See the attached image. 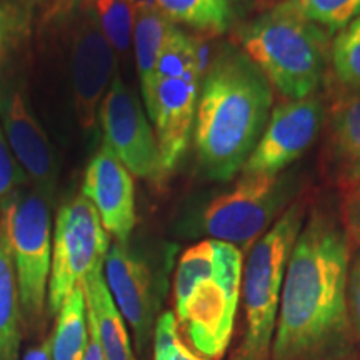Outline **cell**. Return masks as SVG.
Listing matches in <instances>:
<instances>
[{"instance_id":"cell-1","label":"cell","mask_w":360,"mask_h":360,"mask_svg":"<svg viewBox=\"0 0 360 360\" xmlns=\"http://www.w3.org/2000/svg\"><path fill=\"white\" fill-rule=\"evenodd\" d=\"M349 265L345 227L315 210L287 265L270 360H340L350 352Z\"/></svg>"},{"instance_id":"cell-2","label":"cell","mask_w":360,"mask_h":360,"mask_svg":"<svg viewBox=\"0 0 360 360\" xmlns=\"http://www.w3.org/2000/svg\"><path fill=\"white\" fill-rule=\"evenodd\" d=\"M274 102L272 84L242 49H225L200 85L193 146L200 170L231 180L262 137Z\"/></svg>"},{"instance_id":"cell-3","label":"cell","mask_w":360,"mask_h":360,"mask_svg":"<svg viewBox=\"0 0 360 360\" xmlns=\"http://www.w3.org/2000/svg\"><path fill=\"white\" fill-rule=\"evenodd\" d=\"M242 52L287 101L315 96L330 62L328 32L283 0L240 32Z\"/></svg>"},{"instance_id":"cell-4","label":"cell","mask_w":360,"mask_h":360,"mask_svg":"<svg viewBox=\"0 0 360 360\" xmlns=\"http://www.w3.org/2000/svg\"><path fill=\"white\" fill-rule=\"evenodd\" d=\"M305 215L304 202H292L250 247L240 287L244 328L231 360H270L283 278Z\"/></svg>"},{"instance_id":"cell-5","label":"cell","mask_w":360,"mask_h":360,"mask_svg":"<svg viewBox=\"0 0 360 360\" xmlns=\"http://www.w3.org/2000/svg\"><path fill=\"white\" fill-rule=\"evenodd\" d=\"M2 224L15 269L24 323L35 328L44 317L52 269L47 195L39 188L13 191L4 202Z\"/></svg>"},{"instance_id":"cell-6","label":"cell","mask_w":360,"mask_h":360,"mask_svg":"<svg viewBox=\"0 0 360 360\" xmlns=\"http://www.w3.org/2000/svg\"><path fill=\"white\" fill-rule=\"evenodd\" d=\"M294 192L292 175H242L205 207L202 227L214 240L249 249L289 209Z\"/></svg>"},{"instance_id":"cell-7","label":"cell","mask_w":360,"mask_h":360,"mask_svg":"<svg viewBox=\"0 0 360 360\" xmlns=\"http://www.w3.org/2000/svg\"><path fill=\"white\" fill-rule=\"evenodd\" d=\"M109 249L110 233L103 229L87 197L80 193L58 209L49 278V312L57 314L67 297L84 285L85 278L103 270Z\"/></svg>"},{"instance_id":"cell-8","label":"cell","mask_w":360,"mask_h":360,"mask_svg":"<svg viewBox=\"0 0 360 360\" xmlns=\"http://www.w3.org/2000/svg\"><path fill=\"white\" fill-rule=\"evenodd\" d=\"M103 143L119 157L130 174L160 186L167 172L159 142L142 103L120 77H114L98 107Z\"/></svg>"},{"instance_id":"cell-9","label":"cell","mask_w":360,"mask_h":360,"mask_svg":"<svg viewBox=\"0 0 360 360\" xmlns=\"http://www.w3.org/2000/svg\"><path fill=\"white\" fill-rule=\"evenodd\" d=\"M326 122L322 98L310 96L300 101H287L270 112L262 137L242 175H278L300 159L312 147Z\"/></svg>"},{"instance_id":"cell-10","label":"cell","mask_w":360,"mask_h":360,"mask_svg":"<svg viewBox=\"0 0 360 360\" xmlns=\"http://www.w3.org/2000/svg\"><path fill=\"white\" fill-rule=\"evenodd\" d=\"M200 94V67L195 65L177 77L154 82L146 98V109L159 142L165 172H172L187 152L195 124Z\"/></svg>"},{"instance_id":"cell-11","label":"cell","mask_w":360,"mask_h":360,"mask_svg":"<svg viewBox=\"0 0 360 360\" xmlns=\"http://www.w3.org/2000/svg\"><path fill=\"white\" fill-rule=\"evenodd\" d=\"M0 125L22 172L49 193L56 186V160L47 135L35 119L25 89L17 80H0Z\"/></svg>"},{"instance_id":"cell-12","label":"cell","mask_w":360,"mask_h":360,"mask_svg":"<svg viewBox=\"0 0 360 360\" xmlns=\"http://www.w3.org/2000/svg\"><path fill=\"white\" fill-rule=\"evenodd\" d=\"M114 52L96 22L77 7L72 30L70 62L75 109L84 130L94 129L102 98L115 77Z\"/></svg>"},{"instance_id":"cell-13","label":"cell","mask_w":360,"mask_h":360,"mask_svg":"<svg viewBox=\"0 0 360 360\" xmlns=\"http://www.w3.org/2000/svg\"><path fill=\"white\" fill-rule=\"evenodd\" d=\"M105 282L125 323L132 328L135 345L143 352L154 334L155 294L147 264L127 247V242L110 245L103 264Z\"/></svg>"},{"instance_id":"cell-14","label":"cell","mask_w":360,"mask_h":360,"mask_svg":"<svg viewBox=\"0 0 360 360\" xmlns=\"http://www.w3.org/2000/svg\"><path fill=\"white\" fill-rule=\"evenodd\" d=\"M82 195L96 207L103 229L119 242H127L137 220L134 179L105 143L89 162Z\"/></svg>"},{"instance_id":"cell-15","label":"cell","mask_w":360,"mask_h":360,"mask_svg":"<svg viewBox=\"0 0 360 360\" xmlns=\"http://www.w3.org/2000/svg\"><path fill=\"white\" fill-rule=\"evenodd\" d=\"M238 300H233L215 278L202 281L184 309L175 314L179 330L195 352L219 360L231 344Z\"/></svg>"},{"instance_id":"cell-16","label":"cell","mask_w":360,"mask_h":360,"mask_svg":"<svg viewBox=\"0 0 360 360\" xmlns=\"http://www.w3.org/2000/svg\"><path fill=\"white\" fill-rule=\"evenodd\" d=\"M327 167L342 186L360 180V94L342 101L332 112Z\"/></svg>"},{"instance_id":"cell-17","label":"cell","mask_w":360,"mask_h":360,"mask_svg":"<svg viewBox=\"0 0 360 360\" xmlns=\"http://www.w3.org/2000/svg\"><path fill=\"white\" fill-rule=\"evenodd\" d=\"M82 289L89 321L96 327L105 360H137L132 352L127 323L112 299L103 270L85 278Z\"/></svg>"},{"instance_id":"cell-18","label":"cell","mask_w":360,"mask_h":360,"mask_svg":"<svg viewBox=\"0 0 360 360\" xmlns=\"http://www.w3.org/2000/svg\"><path fill=\"white\" fill-rule=\"evenodd\" d=\"M174 27V22L148 0H135L132 42L143 98L150 92L157 64Z\"/></svg>"},{"instance_id":"cell-19","label":"cell","mask_w":360,"mask_h":360,"mask_svg":"<svg viewBox=\"0 0 360 360\" xmlns=\"http://www.w3.org/2000/svg\"><path fill=\"white\" fill-rule=\"evenodd\" d=\"M22 310L11 247L0 220V360H19Z\"/></svg>"},{"instance_id":"cell-20","label":"cell","mask_w":360,"mask_h":360,"mask_svg":"<svg viewBox=\"0 0 360 360\" xmlns=\"http://www.w3.org/2000/svg\"><path fill=\"white\" fill-rule=\"evenodd\" d=\"M53 360H82L89 344L87 304L82 287H77L58 309L51 335Z\"/></svg>"},{"instance_id":"cell-21","label":"cell","mask_w":360,"mask_h":360,"mask_svg":"<svg viewBox=\"0 0 360 360\" xmlns=\"http://www.w3.org/2000/svg\"><path fill=\"white\" fill-rule=\"evenodd\" d=\"M175 25H187L202 34L219 35L232 22V0H148Z\"/></svg>"},{"instance_id":"cell-22","label":"cell","mask_w":360,"mask_h":360,"mask_svg":"<svg viewBox=\"0 0 360 360\" xmlns=\"http://www.w3.org/2000/svg\"><path fill=\"white\" fill-rule=\"evenodd\" d=\"M85 15L96 22L115 52H127L132 42L135 0H75Z\"/></svg>"},{"instance_id":"cell-23","label":"cell","mask_w":360,"mask_h":360,"mask_svg":"<svg viewBox=\"0 0 360 360\" xmlns=\"http://www.w3.org/2000/svg\"><path fill=\"white\" fill-rule=\"evenodd\" d=\"M215 277V240H204L182 254L175 272V314L184 309L188 297L202 281Z\"/></svg>"},{"instance_id":"cell-24","label":"cell","mask_w":360,"mask_h":360,"mask_svg":"<svg viewBox=\"0 0 360 360\" xmlns=\"http://www.w3.org/2000/svg\"><path fill=\"white\" fill-rule=\"evenodd\" d=\"M330 64L342 85L360 92V17L332 40Z\"/></svg>"},{"instance_id":"cell-25","label":"cell","mask_w":360,"mask_h":360,"mask_svg":"<svg viewBox=\"0 0 360 360\" xmlns=\"http://www.w3.org/2000/svg\"><path fill=\"white\" fill-rule=\"evenodd\" d=\"M297 11L328 34L340 32L360 17V0H290Z\"/></svg>"},{"instance_id":"cell-26","label":"cell","mask_w":360,"mask_h":360,"mask_svg":"<svg viewBox=\"0 0 360 360\" xmlns=\"http://www.w3.org/2000/svg\"><path fill=\"white\" fill-rule=\"evenodd\" d=\"M154 360H207L184 344L174 312H164L154 327Z\"/></svg>"},{"instance_id":"cell-27","label":"cell","mask_w":360,"mask_h":360,"mask_svg":"<svg viewBox=\"0 0 360 360\" xmlns=\"http://www.w3.org/2000/svg\"><path fill=\"white\" fill-rule=\"evenodd\" d=\"M29 27V12L11 0H0V69L19 47Z\"/></svg>"},{"instance_id":"cell-28","label":"cell","mask_w":360,"mask_h":360,"mask_svg":"<svg viewBox=\"0 0 360 360\" xmlns=\"http://www.w3.org/2000/svg\"><path fill=\"white\" fill-rule=\"evenodd\" d=\"M22 180H24V172L17 167V160L0 125V205H4V202L11 197V193L15 191V186Z\"/></svg>"},{"instance_id":"cell-29","label":"cell","mask_w":360,"mask_h":360,"mask_svg":"<svg viewBox=\"0 0 360 360\" xmlns=\"http://www.w3.org/2000/svg\"><path fill=\"white\" fill-rule=\"evenodd\" d=\"M347 307L354 339L360 345V245L350 259L347 277Z\"/></svg>"},{"instance_id":"cell-30","label":"cell","mask_w":360,"mask_h":360,"mask_svg":"<svg viewBox=\"0 0 360 360\" xmlns=\"http://www.w3.org/2000/svg\"><path fill=\"white\" fill-rule=\"evenodd\" d=\"M344 227L350 240L360 245V180L347 187L344 200Z\"/></svg>"},{"instance_id":"cell-31","label":"cell","mask_w":360,"mask_h":360,"mask_svg":"<svg viewBox=\"0 0 360 360\" xmlns=\"http://www.w3.org/2000/svg\"><path fill=\"white\" fill-rule=\"evenodd\" d=\"M82 360H105V357H103V352H102L101 340H98L97 330L90 321H89V344H87V349H85Z\"/></svg>"},{"instance_id":"cell-32","label":"cell","mask_w":360,"mask_h":360,"mask_svg":"<svg viewBox=\"0 0 360 360\" xmlns=\"http://www.w3.org/2000/svg\"><path fill=\"white\" fill-rule=\"evenodd\" d=\"M22 360H53L51 337H49V339H45L42 344L37 345V347H32V349L27 350L24 359Z\"/></svg>"}]
</instances>
